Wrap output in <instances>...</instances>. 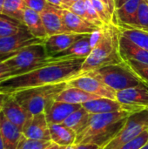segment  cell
Wrapping results in <instances>:
<instances>
[{"label": "cell", "mask_w": 148, "mask_h": 149, "mask_svg": "<svg viewBox=\"0 0 148 149\" xmlns=\"http://www.w3.org/2000/svg\"><path fill=\"white\" fill-rule=\"evenodd\" d=\"M2 113L9 121L21 129L32 116L18 103L12 94H6Z\"/></svg>", "instance_id": "obj_15"}, {"label": "cell", "mask_w": 148, "mask_h": 149, "mask_svg": "<svg viewBox=\"0 0 148 149\" xmlns=\"http://www.w3.org/2000/svg\"><path fill=\"white\" fill-rule=\"evenodd\" d=\"M60 13L66 33L92 34L102 29L66 9H60Z\"/></svg>", "instance_id": "obj_12"}, {"label": "cell", "mask_w": 148, "mask_h": 149, "mask_svg": "<svg viewBox=\"0 0 148 149\" xmlns=\"http://www.w3.org/2000/svg\"><path fill=\"white\" fill-rule=\"evenodd\" d=\"M26 8H29L38 13L43 12L50 4L47 0H24Z\"/></svg>", "instance_id": "obj_36"}, {"label": "cell", "mask_w": 148, "mask_h": 149, "mask_svg": "<svg viewBox=\"0 0 148 149\" xmlns=\"http://www.w3.org/2000/svg\"><path fill=\"white\" fill-rule=\"evenodd\" d=\"M140 149H148V142L147 143V144H145L143 147H141Z\"/></svg>", "instance_id": "obj_47"}, {"label": "cell", "mask_w": 148, "mask_h": 149, "mask_svg": "<svg viewBox=\"0 0 148 149\" xmlns=\"http://www.w3.org/2000/svg\"><path fill=\"white\" fill-rule=\"evenodd\" d=\"M67 147H62V146H59V145H57L53 142L51 143V145H49L46 148L44 149H66Z\"/></svg>", "instance_id": "obj_42"}, {"label": "cell", "mask_w": 148, "mask_h": 149, "mask_svg": "<svg viewBox=\"0 0 148 149\" xmlns=\"http://www.w3.org/2000/svg\"><path fill=\"white\" fill-rule=\"evenodd\" d=\"M148 130V110L131 114L117 135L102 149H119Z\"/></svg>", "instance_id": "obj_7"}, {"label": "cell", "mask_w": 148, "mask_h": 149, "mask_svg": "<svg viewBox=\"0 0 148 149\" xmlns=\"http://www.w3.org/2000/svg\"><path fill=\"white\" fill-rule=\"evenodd\" d=\"M91 35L88 34L78 40L65 51L57 54L54 58H86L92 52Z\"/></svg>", "instance_id": "obj_23"}, {"label": "cell", "mask_w": 148, "mask_h": 149, "mask_svg": "<svg viewBox=\"0 0 148 149\" xmlns=\"http://www.w3.org/2000/svg\"><path fill=\"white\" fill-rule=\"evenodd\" d=\"M57 59L58 58L48 55L44 43H38L24 47L3 61L12 70L14 76H17L42 67Z\"/></svg>", "instance_id": "obj_5"}, {"label": "cell", "mask_w": 148, "mask_h": 149, "mask_svg": "<svg viewBox=\"0 0 148 149\" xmlns=\"http://www.w3.org/2000/svg\"><path fill=\"white\" fill-rule=\"evenodd\" d=\"M24 27V25L20 22L3 14H0V38L14 35Z\"/></svg>", "instance_id": "obj_28"}, {"label": "cell", "mask_w": 148, "mask_h": 149, "mask_svg": "<svg viewBox=\"0 0 148 149\" xmlns=\"http://www.w3.org/2000/svg\"><path fill=\"white\" fill-rule=\"evenodd\" d=\"M3 3H4V0H0V14H2V12H3Z\"/></svg>", "instance_id": "obj_46"}, {"label": "cell", "mask_w": 148, "mask_h": 149, "mask_svg": "<svg viewBox=\"0 0 148 149\" xmlns=\"http://www.w3.org/2000/svg\"><path fill=\"white\" fill-rule=\"evenodd\" d=\"M22 132L27 139L51 141L49 123L44 113L32 115L24 126Z\"/></svg>", "instance_id": "obj_11"}, {"label": "cell", "mask_w": 148, "mask_h": 149, "mask_svg": "<svg viewBox=\"0 0 148 149\" xmlns=\"http://www.w3.org/2000/svg\"><path fill=\"white\" fill-rule=\"evenodd\" d=\"M147 110H148V109H147Z\"/></svg>", "instance_id": "obj_48"}, {"label": "cell", "mask_w": 148, "mask_h": 149, "mask_svg": "<svg viewBox=\"0 0 148 149\" xmlns=\"http://www.w3.org/2000/svg\"><path fill=\"white\" fill-rule=\"evenodd\" d=\"M120 31L117 25H105L91 53L85 59L79 75L105 66L123 63L124 60L120 52Z\"/></svg>", "instance_id": "obj_3"}, {"label": "cell", "mask_w": 148, "mask_h": 149, "mask_svg": "<svg viewBox=\"0 0 148 149\" xmlns=\"http://www.w3.org/2000/svg\"><path fill=\"white\" fill-rule=\"evenodd\" d=\"M51 142L62 146L69 147L75 144L77 134L64 124H49Z\"/></svg>", "instance_id": "obj_22"}, {"label": "cell", "mask_w": 148, "mask_h": 149, "mask_svg": "<svg viewBox=\"0 0 148 149\" xmlns=\"http://www.w3.org/2000/svg\"><path fill=\"white\" fill-rule=\"evenodd\" d=\"M142 0H129L116 9L115 24L122 28L138 29V11Z\"/></svg>", "instance_id": "obj_14"}, {"label": "cell", "mask_w": 148, "mask_h": 149, "mask_svg": "<svg viewBox=\"0 0 148 149\" xmlns=\"http://www.w3.org/2000/svg\"><path fill=\"white\" fill-rule=\"evenodd\" d=\"M47 2L55 6V7H58L59 9H62L63 8V3H64V0H47Z\"/></svg>", "instance_id": "obj_40"}, {"label": "cell", "mask_w": 148, "mask_h": 149, "mask_svg": "<svg viewBox=\"0 0 148 149\" xmlns=\"http://www.w3.org/2000/svg\"><path fill=\"white\" fill-rule=\"evenodd\" d=\"M147 1H148V0H147Z\"/></svg>", "instance_id": "obj_49"}, {"label": "cell", "mask_w": 148, "mask_h": 149, "mask_svg": "<svg viewBox=\"0 0 148 149\" xmlns=\"http://www.w3.org/2000/svg\"><path fill=\"white\" fill-rule=\"evenodd\" d=\"M148 142V130L144 131L137 138L119 149H140Z\"/></svg>", "instance_id": "obj_34"}, {"label": "cell", "mask_w": 148, "mask_h": 149, "mask_svg": "<svg viewBox=\"0 0 148 149\" xmlns=\"http://www.w3.org/2000/svg\"><path fill=\"white\" fill-rule=\"evenodd\" d=\"M99 98H101V97L89 93L82 89L68 86L65 90H63L58 95V97L56 98V100L63 101V102H66L70 104H83L87 101L97 100Z\"/></svg>", "instance_id": "obj_24"}, {"label": "cell", "mask_w": 148, "mask_h": 149, "mask_svg": "<svg viewBox=\"0 0 148 149\" xmlns=\"http://www.w3.org/2000/svg\"><path fill=\"white\" fill-rule=\"evenodd\" d=\"M69 86L77 87L82 89L89 93L97 95L101 98H108L111 100H116L117 92L102 83L100 80L91 77L87 74L79 75L72 79L67 81Z\"/></svg>", "instance_id": "obj_9"}, {"label": "cell", "mask_w": 148, "mask_h": 149, "mask_svg": "<svg viewBox=\"0 0 148 149\" xmlns=\"http://www.w3.org/2000/svg\"><path fill=\"white\" fill-rule=\"evenodd\" d=\"M119 30L124 37L127 38L133 43L137 45L138 46L143 48L148 52V32L143 31L139 29L133 28H122L119 27Z\"/></svg>", "instance_id": "obj_27"}, {"label": "cell", "mask_w": 148, "mask_h": 149, "mask_svg": "<svg viewBox=\"0 0 148 149\" xmlns=\"http://www.w3.org/2000/svg\"><path fill=\"white\" fill-rule=\"evenodd\" d=\"M127 1H129V0H115V3H116V8L118 9V8H120V7H121L124 3H126Z\"/></svg>", "instance_id": "obj_44"}, {"label": "cell", "mask_w": 148, "mask_h": 149, "mask_svg": "<svg viewBox=\"0 0 148 149\" xmlns=\"http://www.w3.org/2000/svg\"><path fill=\"white\" fill-rule=\"evenodd\" d=\"M68 86L67 82L45 85L24 89L12 94L18 103L31 114L44 113L46 106Z\"/></svg>", "instance_id": "obj_4"}, {"label": "cell", "mask_w": 148, "mask_h": 149, "mask_svg": "<svg viewBox=\"0 0 148 149\" xmlns=\"http://www.w3.org/2000/svg\"><path fill=\"white\" fill-rule=\"evenodd\" d=\"M105 5L106 6V8L108 9V10L110 11V13L113 16L114 20H115V11H116V3H115V0H101Z\"/></svg>", "instance_id": "obj_39"}, {"label": "cell", "mask_w": 148, "mask_h": 149, "mask_svg": "<svg viewBox=\"0 0 148 149\" xmlns=\"http://www.w3.org/2000/svg\"><path fill=\"white\" fill-rule=\"evenodd\" d=\"M138 29L148 32V1L142 0L138 11Z\"/></svg>", "instance_id": "obj_31"}, {"label": "cell", "mask_w": 148, "mask_h": 149, "mask_svg": "<svg viewBox=\"0 0 148 149\" xmlns=\"http://www.w3.org/2000/svg\"><path fill=\"white\" fill-rule=\"evenodd\" d=\"M82 107L85 108L91 114L99 113H110L121 111H128L132 113H135L130 107L119 102L116 100H111L108 98H99L91 101L81 104Z\"/></svg>", "instance_id": "obj_17"}, {"label": "cell", "mask_w": 148, "mask_h": 149, "mask_svg": "<svg viewBox=\"0 0 148 149\" xmlns=\"http://www.w3.org/2000/svg\"><path fill=\"white\" fill-rule=\"evenodd\" d=\"M25 8L24 0H4L2 14L23 24V14Z\"/></svg>", "instance_id": "obj_26"}, {"label": "cell", "mask_w": 148, "mask_h": 149, "mask_svg": "<svg viewBox=\"0 0 148 149\" xmlns=\"http://www.w3.org/2000/svg\"><path fill=\"white\" fill-rule=\"evenodd\" d=\"M66 10H68L72 11V13L83 17L84 19L87 20V13H86V9H85V0H79L77 2H75L74 3H72Z\"/></svg>", "instance_id": "obj_35"}, {"label": "cell", "mask_w": 148, "mask_h": 149, "mask_svg": "<svg viewBox=\"0 0 148 149\" xmlns=\"http://www.w3.org/2000/svg\"><path fill=\"white\" fill-rule=\"evenodd\" d=\"M92 114L89 113L85 108L81 107L73 112L62 124L72 129L77 134L81 133L88 125Z\"/></svg>", "instance_id": "obj_25"}, {"label": "cell", "mask_w": 148, "mask_h": 149, "mask_svg": "<svg viewBox=\"0 0 148 149\" xmlns=\"http://www.w3.org/2000/svg\"><path fill=\"white\" fill-rule=\"evenodd\" d=\"M51 141L31 140L27 139L24 136L17 149H44L49 145H51Z\"/></svg>", "instance_id": "obj_32"}, {"label": "cell", "mask_w": 148, "mask_h": 149, "mask_svg": "<svg viewBox=\"0 0 148 149\" xmlns=\"http://www.w3.org/2000/svg\"><path fill=\"white\" fill-rule=\"evenodd\" d=\"M133 114L128 111L92 114L86 127L77 134L75 144H95L102 148L110 142Z\"/></svg>", "instance_id": "obj_2"}, {"label": "cell", "mask_w": 148, "mask_h": 149, "mask_svg": "<svg viewBox=\"0 0 148 149\" xmlns=\"http://www.w3.org/2000/svg\"><path fill=\"white\" fill-rule=\"evenodd\" d=\"M90 1L94 6L95 10H97L99 17L101 18L105 25L115 24V20L113 16L110 13V11L108 10V9L101 0H90Z\"/></svg>", "instance_id": "obj_29"}, {"label": "cell", "mask_w": 148, "mask_h": 149, "mask_svg": "<svg viewBox=\"0 0 148 149\" xmlns=\"http://www.w3.org/2000/svg\"><path fill=\"white\" fill-rule=\"evenodd\" d=\"M66 149H102V148L95 144H79L69 146Z\"/></svg>", "instance_id": "obj_38"}, {"label": "cell", "mask_w": 148, "mask_h": 149, "mask_svg": "<svg viewBox=\"0 0 148 149\" xmlns=\"http://www.w3.org/2000/svg\"><path fill=\"white\" fill-rule=\"evenodd\" d=\"M38 43H44V40L35 38L25 26L14 35L0 38V61L12 57L24 47Z\"/></svg>", "instance_id": "obj_8"}, {"label": "cell", "mask_w": 148, "mask_h": 149, "mask_svg": "<svg viewBox=\"0 0 148 149\" xmlns=\"http://www.w3.org/2000/svg\"><path fill=\"white\" fill-rule=\"evenodd\" d=\"M81 107V104H70L53 100L46 106L44 114L49 124H62L73 112Z\"/></svg>", "instance_id": "obj_13"}, {"label": "cell", "mask_w": 148, "mask_h": 149, "mask_svg": "<svg viewBox=\"0 0 148 149\" xmlns=\"http://www.w3.org/2000/svg\"><path fill=\"white\" fill-rule=\"evenodd\" d=\"M120 52L124 61L134 60L148 65V52L138 46L123 35L120 36Z\"/></svg>", "instance_id": "obj_20"}, {"label": "cell", "mask_w": 148, "mask_h": 149, "mask_svg": "<svg viewBox=\"0 0 148 149\" xmlns=\"http://www.w3.org/2000/svg\"><path fill=\"white\" fill-rule=\"evenodd\" d=\"M0 149H5L4 148V144H3V140L2 134H1V130H0Z\"/></svg>", "instance_id": "obj_45"}, {"label": "cell", "mask_w": 148, "mask_h": 149, "mask_svg": "<svg viewBox=\"0 0 148 149\" xmlns=\"http://www.w3.org/2000/svg\"><path fill=\"white\" fill-rule=\"evenodd\" d=\"M125 62L132 69V71L148 86V65L134 60H127Z\"/></svg>", "instance_id": "obj_30"}, {"label": "cell", "mask_w": 148, "mask_h": 149, "mask_svg": "<svg viewBox=\"0 0 148 149\" xmlns=\"http://www.w3.org/2000/svg\"><path fill=\"white\" fill-rule=\"evenodd\" d=\"M14 76L12 70L4 61H0V81Z\"/></svg>", "instance_id": "obj_37"}, {"label": "cell", "mask_w": 148, "mask_h": 149, "mask_svg": "<svg viewBox=\"0 0 148 149\" xmlns=\"http://www.w3.org/2000/svg\"><path fill=\"white\" fill-rule=\"evenodd\" d=\"M85 9H86V13H87V20L90 23L93 24L94 25L99 28H103L105 26V24L99 17L97 10H95L94 6L92 5L90 0H85Z\"/></svg>", "instance_id": "obj_33"}, {"label": "cell", "mask_w": 148, "mask_h": 149, "mask_svg": "<svg viewBox=\"0 0 148 149\" xmlns=\"http://www.w3.org/2000/svg\"><path fill=\"white\" fill-rule=\"evenodd\" d=\"M23 24L35 38L44 41L48 38L46 30L39 13L29 8H25L23 14Z\"/></svg>", "instance_id": "obj_21"}, {"label": "cell", "mask_w": 148, "mask_h": 149, "mask_svg": "<svg viewBox=\"0 0 148 149\" xmlns=\"http://www.w3.org/2000/svg\"><path fill=\"white\" fill-rule=\"evenodd\" d=\"M77 1H79V0H64L63 8L62 9H67L68 7H70L72 3H74Z\"/></svg>", "instance_id": "obj_41"}, {"label": "cell", "mask_w": 148, "mask_h": 149, "mask_svg": "<svg viewBox=\"0 0 148 149\" xmlns=\"http://www.w3.org/2000/svg\"><path fill=\"white\" fill-rule=\"evenodd\" d=\"M85 74L100 80L116 92L146 85L125 61L121 64L105 66Z\"/></svg>", "instance_id": "obj_6"}, {"label": "cell", "mask_w": 148, "mask_h": 149, "mask_svg": "<svg viewBox=\"0 0 148 149\" xmlns=\"http://www.w3.org/2000/svg\"><path fill=\"white\" fill-rule=\"evenodd\" d=\"M40 16L48 37L60 33H66L64 28L59 8L49 4L47 8L40 13Z\"/></svg>", "instance_id": "obj_19"}, {"label": "cell", "mask_w": 148, "mask_h": 149, "mask_svg": "<svg viewBox=\"0 0 148 149\" xmlns=\"http://www.w3.org/2000/svg\"><path fill=\"white\" fill-rule=\"evenodd\" d=\"M88 34H74V33H60L49 36L44 41L46 52L50 57H54L57 54L65 51L78 40L81 39Z\"/></svg>", "instance_id": "obj_16"}, {"label": "cell", "mask_w": 148, "mask_h": 149, "mask_svg": "<svg viewBox=\"0 0 148 149\" xmlns=\"http://www.w3.org/2000/svg\"><path fill=\"white\" fill-rule=\"evenodd\" d=\"M0 130L3 140L4 148L17 149L24 138L22 129L9 121L4 114L0 113Z\"/></svg>", "instance_id": "obj_18"}, {"label": "cell", "mask_w": 148, "mask_h": 149, "mask_svg": "<svg viewBox=\"0 0 148 149\" xmlns=\"http://www.w3.org/2000/svg\"><path fill=\"white\" fill-rule=\"evenodd\" d=\"M5 97H6L5 93H0V113L3 110V103H4Z\"/></svg>", "instance_id": "obj_43"}, {"label": "cell", "mask_w": 148, "mask_h": 149, "mask_svg": "<svg viewBox=\"0 0 148 149\" xmlns=\"http://www.w3.org/2000/svg\"><path fill=\"white\" fill-rule=\"evenodd\" d=\"M85 58H62L26 73L0 81V93L10 94L24 89L67 82L80 74Z\"/></svg>", "instance_id": "obj_1"}, {"label": "cell", "mask_w": 148, "mask_h": 149, "mask_svg": "<svg viewBox=\"0 0 148 149\" xmlns=\"http://www.w3.org/2000/svg\"><path fill=\"white\" fill-rule=\"evenodd\" d=\"M116 100L130 107L134 113L148 109V86L146 85L130 87L117 92Z\"/></svg>", "instance_id": "obj_10"}]
</instances>
